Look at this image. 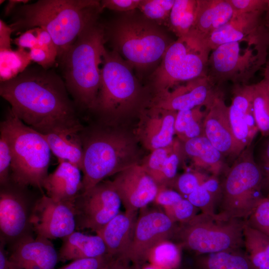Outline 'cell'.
<instances>
[{"label":"cell","instance_id":"1","mask_svg":"<svg viewBox=\"0 0 269 269\" xmlns=\"http://www.w3.org/2000/svg\"><path fill=\"white\" fill-rule=\"evenodd\" d=\"M68 92L56 73L41 66L26 68L0 86V95L13 113L42 134L81 125Z\"/></svg>","mask_w":269,"mask_h":269},{"label":"cell","instance_id":"2","mask_svg":"<svg viewBox=\"0 0 269 269\" xmlns=\"http://www.w3.org/2000/svg\"><path fill=\"white\" fill-rule=\"evenodd\" d=\"M102 8L95 0H39L17 6L14 31L40 27L51 35L60 58L86 28L97 21Z\"/></svg>","mask_w":269,"mask_h":269},{"label":"cell","instance_id":"3","mask_svg":"<svg viewBox=\"0 0 269 269\" xmlns=\"http://www.w3.org/2000/svg\"><path fill=\"white\" fill-rule=\"evenodd\" d=\"M106 33L97 22L82 31L60 58L65 83L75 102L93 110L98 94Z\"/></svg>","mask_w":269,"mask_h":269},{"label":"cell","instance_id":"4","mask_svg":"<svg viewBox=\"0 0 269 269\" xmlns=\"http://www.w3.org/2000/svg\"><path fill=\"white\" fill-rule=\"evenodd\" d=\"M0 131L11 149L10 179L20 187L32 186L42 191L51 152L43 135L25 125L11 110L1 122Z\"/></svg>","mask_w":269,"mask_h":269},{"label":"cell","instance_id":"5","mask_svg":"<svg viewBox=\"0 0 269 269\" xmlns=\"http://www.w3.org/2000/svg\"><path fill=\"white\" fill-rule=\"evenodd\" d=\"M83 173L82 192L107 177L137 163L136 149L133 139L116 131L102 130L87 135L82 134ZM81 192V193H82Z\"/></svg>","mask_w":269,"mask_h":269},{"label":"cell","instance_id":"6","mask_svg":"<svg viewBox=\"0 0 269 269\" xmlns=\"http://www.w3.org/2000/svg\"><path fill=\"white\" fill-rule=\"evenodd\" d=\"M269 32L267 29L242 40L222 44L210 54L207 75L220 86L227 82L248 85L267 63Z\"/></svg>","mask_w":269,"mask_h":269},{"label":"cell","instance_id":"7","mask_svg":"<svg viewBox=\"0 0 269 269\" xmlns=\"http://www.w3.org/2000/svg\"><path fill=\"white\" fill-rule=\"evenodd\" d=\"M131 13L117 19L109 29L115 50L133 68L143 70L162 58L172 43L159 25Z\"/></svg>","mask_w":269,"mask_h":269},{"label":"cell","instance_id":"8","mask_svg":"<svg viewBox=\"0 0 269 269\" xmlns=\"http://www.w3.org/2000/svg\"><path fill=\"white\" fill-rule=\"evenodd\" d=\"M211 51L207 37L194 30L177 38L169 45L160 64L151 76L156 94L207 75Z\"/></svg>","mask_w":269,"mask_h":269},{"label":"cell","instance_id":"9","mask_svg":"<svg viewBox=\"0 0 269 269\" xmlns=\"http://www.w3.org/2000/svg\"><path fill=\"white\" fill-rule=\"evenodd\" d=\"M250 145L238 157L221 183L220 217L247 220L263 197L261 168L255 162Z\"/></svg>","mask_w":269,"mask_h":269},{"label":"cell","instance_id":"10","mask_svg":"<svg viewBox=\"0 0 269 269\" xmlns=\"http://www.w3.org/2000/svg\"><path fill=\"white\" fill-rule=\"evenodd\" d=\"M132 68L116 51L106 50L100 86L93 110L106 122L111 123L127 114L138 103L140 86Z\"/></svg>","mask_w":269,"mask_h":269},{"label":"cell","instance_id":"11","mask_svg":"<svg viewBox=\"0 0 269 269\" xmlns=\"http://www.w3.org/2000/svg\"><path fill=\"white\" fill-rule=\"evenodd\" d=\"M245 220L203 213L177 226L173 237L180 247L196 255L244 249Z\"/></svg>","mask_w":269,"mask_h":269},{"label":"cell","instance_id":"12","mask_svg":"<svg viewBox=\"0 0 269 269\" xmlns=\"http://www.w3.org/2000/svg\"><path fill=\"white\" fill-rule=\"evenodd\" d=\"M120 198L110 181L81 193L74 201L76 230L96 233L120 212Z\"/></svg>","mask_w":269,"mask_h":269},{"label":"cell","instance_id":"13","mask_svg":"<svg viewBox=\"0 0 269 269\" xmlns=\"http://www.w3.org/2000/svg\"><path fill=\"white\" fill-rule=\"evenodd\" d=\"M177 226L164 213L157 209L141 211L137 217L132 240L125 257L137 269L148 262L151 251L160 243L172 239Z\"/></svg>","mask_w":269,"mask_h":269},{"label":"cell","instance_id":"14","mask_svg":"<svg viewBox=\"0 0 269 269\" xmlns=\"http://www.w3.org/2000/svg\"><path fill=\"white\" fill-rule=\"evenodd\" d=\"M74 201H58L43 193L34 203L30 216L31 229L36 237L63 239L74 232Z\"/></svg>","mask_w":269,"mask_h":269},{"label":"cell","instance_id":"15","mask_svg":"<svg viewBox=\"0 0 269 269\" xmlns=\"http://www.w3.org/2000/svg\"><path fill=\"white\" fill-rule=\"evenodd\" d=\"M1 186L0 191V241L11 244L21 238L31 234L30 216L33 206L23 192V187L16 184Z\"/></svg>","mask_w":269,"mask_h":269},{"label":"cell","instance_id":"16","mask_svg":"<svg viewBox=\"0 0 269 269\" xmlns=\"http://www.w3.org/2000/svg\"><path fill=\"white\" fill-rule=\"evenodd\" d=\"M221 96L223 94L219 86L205 75L179 85L168 91L156 94L150 107L176 112L198 107L208 108Z\"/></svg>","mask_w":269,"mask_h":269},{"label":"cell","instance_id":"17","mask_svg":"<svg viewBox=\"0 0 269 269\" xmlns=\"http://www.w3.org/2000/svg\"><path fill=\"white\" fill-rule=\"evenodd\" d=\"M125 211L137 212L153 202L159 186L142 165L137 163L122 170L110 181Z\"/></svg>","mask_w":269,"mask_h":269},{"label":"cell","instance_id":"18","mask_svg":"<svg viewBox=\"0 0 269 269\" xmlns=\"http://www.w3.org/2000/svg\"><path fill=\"white\" fill-rule=\"evenodd\" d=\"M253 85H235L232 91V102L229 107V117L234 143V157H238L251 145L259 131L253 110Z\"/></svg>","mask_w":269,"mask_h":269},{"label":"cell","instance_id":"19","mask_svg":"<svg viewBox=\"0 0 269 269\" xmlns=\"http://www.w3.org/2000/svg\"><path fill=\"white\" fill-rule=\"evenodd\" d=\"M9 260L18 269H54L58 253L50 240L26 235L11 244Z\"/></svg>","mask_w":269,"mask_h":269},{"label":"cell","instance_id":"20","mask_svg":"<svg viewBox=\"0 0 269 269\" xmlns=\"http://www.w3.org/2000/svg\"><path fill=\"white\" fill-rule=\"evenodd\" d=\"M204 120L205 136L225 156L234 157L235 143L229 117V107L223 96L208 108Z\"/></svg>","mask_w":269,"mask_h":269},{"label":"cell","instance_id":"21","mask_svg":"<svg viewBox=\"0 0 269 269\" xmlns=\"http://www.w3.org/2000/svg\"><path fill=\"white\" fill-rule=\"evenodd\" d=\"M177 112L150 107L145 113L139 135L145 147L151 151L171 145L174 141Z\"/></svg>","mask_w":269,"mask_h":269},{"label":"cell","instance_id":"22","mask_svg":"<svg viewBox=\"0 0 269 269\" xmlns=\"http://www.w3.org/2000/svg\"><path fill=\"white\" fill-rule=\"evenodd\" d=\"M265 13H236L227 23L207 38L211 50L225 43L242 40L266 29L263 17Z\"/></svg>","mask_w":269,"mask_h":269},{"label":"cell","instance_id":"23","mask_svg":"<svg viewBox=\"0 0 269 269\" xmlns=\"http://www.w3.org/2000/svg\"><path fill=\"white\" fill-rule=\"evenodd\" d=\"M49 174L43 184L46 195L58 201H74L82 192L83 177L81 169L66 161H61Z\"/></svg>","mask_w":269,"mask_h":269},{"label":"cell","instance_id":"24","mask_svg":"<svg viewBox=\"0 0 269 269\" xmlns=\"http://www.w3.org/2000/svg\"><path fill=\"white\" fill-rule=\"evenodd\" d=\"M137 213L120 212L96 233L105 243L107 255L115 258H125L132 240Z\"/></svg>","mask_w":269,"mask_h":269},{"label":"cell","instance_id":"25","mask_svg":"<svg viewBox=\"0 0 269 269\" xmlns=\"http://www.w3.org/2000/svg\"><path fill=\"white\" fill-rule=\"evenodd\" d=\"M82 125L57 129L42 134L58 161H68L81 170L83 160Z\"/></svg>","mask_w":269,"mask_h":269},{"label":"cell","instance_id":"26","mask_svg":"<svg viewBox=\"0 0 269 269\" xmlns=\"http://www.w3.org/2000/svg\"><path fill=\"white\" fill-rule=\"evenodd\" d=\"M235 14L229 0H198L196 18L192 30L207 38L227 23Z\"/></svg>","mask_w":269,"mask_h":269},{"label":"cell","instance_id":"27","mask_svg":"<svg viewBox=\"0 0 269 269\" xmlns=\"http://www.w3.org/2000/svg\"><path fill=\"white\" fill-rule=\"evenodd\" d=\"M107 254V249L99 235H88L75 231L62 239L59 260L65 262L79 259L98 258Z\"/></svg>","mask_w":269,"mask_h":269},{"label":"cell","instance_id":"28","mask_svg":"<svg viewBox=\"0 0 269 269\" xmlns=\"http://www.w3.org/2000/svg\"><path fill=\"white\" fill-rule=\"evenodd\" d=\"M183 150L198 169L204 170L218 177L224 168V156L205 136L196 137L183 142Z\"/></svg>","mask_w":269,"mask_h":269},{"label":"cell","instance_id":"29","mask_svg":"<svg viewBox=\"0 0 269 269\" xmlns=\"http://www.w3.org/2000/svg\"><path fill=\"white\" fill-rule=\"evenodd\" d=\"M192 269H255L244 249L196 255Z\"/></svg>","mask_w":269,"mask_h":269},{"label":"cell","instance_id":"30","mask_svg":"<svg viewBox=\"0 0 269 269\" xmlns=\"http://www.w3.org/2000/svg\"><path fill=\"white\" fill-rule=\"evenodd\" d=\"M244 250L255 269H269V236L250 226L244 228Z\"/></svg>","mask_w":269,"mask_h":269},{"label":"cell","instance_id":"31","mask_svg":"<svg viewBox=\"0 0 269 269\" xmlns=\"http://www.w3.org/2000/svg\"><path fill=\"white\" fill-rule=\"evenodd\" d=\"M198 0H175L167 27L177 38L188 34L194 26Z\"/></svg>","mask_w":269,"mask_h":269},{"label":"cell","instance_id":"32","mask_svg":"<svg viewBox=\"0 0 269 269\" xmlns=\"http://www.w3.org/2000/svg\"><path fill=\"white\" fill-rule=\"evenodd\" d=\"M202 107L177 112L175 121V134L182 142L205 136L204 120L207 110Z\"/></svg>","mask_w":269,"mask_h":269},{"label":"cell","instance_id":"33","mask_svg":"<svg viewBox=\"0 0 269 269\" xmlns=\"http://www.w3.org/2000/svg\"><path fill=\"white\" fill-rule=\"evenodd\" d=\"M221 183L218 177L211 175L202 185L187 196V199L201 213L211 216L215 211L217 201L221 197Z\"/></svg>","mask_w":269,"mask_h":269},{"label":"cell","instance_id":"34","mask_svg":"<svg viewBox=\"0 0 269 269\" xmlns=\"http://www.w3.org/2000/svg\"><path fill=\"white\" fill-rule=\"evenodd\" d=\"M0 82L16 77L31 61L29 52L19 48L16 50H0Z\"/></svg>","mask_w":269,"mask_h":269},{"label":"cell","instance_id":"35","mask_svg":"<svg viewBox=\"0 0 269 269\" xmlns=\"http://www.w3.org/2000/svg\"><path fill=\"white\" fill-rule=\"evenodd\" d=\"M181 247L170 241L157 245L149 254V264L162 269H178L181 267Z\"/></svg>","mask_w":269,"mask_h":269},{"label":"cell","instance_id":"36","mask_svg":"<svg viewBox=\"0 0 269 269\" xmlns=\"http://www.w3.org/2000/svg\"><path fill=\"white\" fill-rule=\"evenodd\" d=\"M253 110L259 131L269 136V91L260 82L253 84Z\"/></svg>","mask_w":269,"mask_h":269},{"label":"cell","instance_id":"37","mask_svg":"<svg viewBox=\"0 0 269 269\" xmlns=\"http://www.w3.org/2000/svg\"><path fill=\"white\" fill-rule=\"evenodd\" d=\"M175 0H140L138 9L148 19L167 26Z\"/></svg>","mask_w":269,"mask_h":269},{"label":"cell","instance_id":"38","mask_svg":"<svg viewBox=\"0 0 269 269\" xmlns=\"http://www.w3.org/2000/svg\"><path fill=\"white\" fill-rule=\"evenodd\" d=\"M246 222L251 227L269 236V193L262 198Z\"/></svg>","mask_w":269,"mask_h":269},{"label":"cell","instance_id":"39","mask_svg":"<svg viewBox=\"0 0 269 269\" xmlns=\"http://www.w3.org/2000/svg\"><path fill=\"white\" fill-rule=\"evenodd\" d=\"M164 213L174 223H186L195 217L198 209L187 199L183 198L175 204L163 208Z\"/></svg>","mask_w":269,"mask_h":269},{"label":"cell","instance_id":"40","mask_svg":"<svg viewBox=\"0 0 269 269\" xmlns=\"http://www.w3.org/2000/svg\"><path fill=\"white\" fill-rule=\"evenodd\" d=\"M209 176L198 170L186 172L178 177L175 186L181 195L187 196L202 185Z\"/></svg>","mask_w":269,"mask_h":269},{"label":"cell","instance_id":"41","mask_svg":"<svg viewBox=\"0 0 269 269\" xmlns=\"http://www.w3.org/2000/svg\"><path fill=\"white\" fill-rule=\"evenodd\" d=\"M12 155L9 142L5 136L0 135V186L9 183Z\"/></svg>","mask_w":269,"mask_h":269},{"label":"cell","instance_id":"42","mask_svg":"<svg viewBox=\"0 0 269 269\" xmlns=\"http://www.w3.org/2000/svg\"><path fill=\"white\" fill-rule=\"evenodd\" d=\"M236 13L266 12L267 0H229Z\"/></svg>","mask_w":269,"mask_h":269},{"label":"cell","instance_id":"43","mask_svg":"<svg viewBox=\"0 0 269 269\" xmlns=\"http://www.w3.org/2000/svg\"><path fill=\"white\" fill-rule=\"evenodd\" d=\"M105 259L106 255L98 258L74 260L57 269H102Z\"/></svg>","mask_w":269,"mask_h":269},{"label":"cell","instance_id":"44","mask_svg":"<svg viewBox=\"0 0 269 269\" xmlns=\"http://www.w3.org/2000/svg\"><path fill=\"white\" fill-rule=\"evenodd\" d=\"M183 198L182 195L177 191L167 189L165 187H159L153 202L164 208L175 204Z\"/></svg>","mask_w":269,"mask_h":269},{"label":"cell","instance_id":"45","mask_svg":"<svg viewBox=\"0 0 269 269\" xmlns=\"http://www.w3.org/2000/svg\"><path fill=\"white\" fill-rule=\"evenodd\" d=\"M37 39V45L47 52L54 59L58 56V51L56 45L50 34L45 29L40 27H35Z\"/></svg>","mask_w":269,"mask_h":269},{"label":"cell","instance_id":"46","mask_svg":"<svg viewBox=\"0 0 269 269\" xmlns=\"http://www.w3.org/2000/svg\"><path fill=\"white\" fill-rule=\"evenodd\" d=\"M100 2L103 9L107 8L117 11L127 12L138 8L140 0H103Z\"/></svg>","mask_w":269,"mask_h":269},{"label":"cell","instance_id":"47","mask_svg":"<svg viewBox=\"0 0 269 269\" xmlns=\"http://www.w3.org/2000/svg\"><path fill=\"white\" fill-rule=\"evenodd\" d=\"M29 54L31 61L37 63L45 69H48L55 60V59L47 52L39 47L30 49Z\"/></svg>","mask_w":269,"mask_h":269},{"label":"cell","instance_id":"48","mask_svg":"<svg viewBox=\"0 0 269 269\" xmlns=\"http://www.w3.org/2000/svg\"><path fill=\"white\" fill-rule=\"evenodd\" d=\"M14 43L19 48L31 49L36 47L37 39L34 28L29 29L22 32L14 40Z\"/></svg>","mask_w":269,"mask_h":269},{"label":"cell","instance_id":"49","mask_svg":"<svg viewBox=\"0 0 269 269\" xmlns=\"http://www.w3.org/2000/svg\"><path fill=\"white\" fill-rule=\"evenodd\" d=\"M102 269H137L125 258H112L106 255Z\"/></svg>","mask_w":269,"mask_h":269},{"label":"cell","instance_id":"50","mask_svg":"<svg viewBox=\"0 0 269 269\" xmlns=\"http://www.w3.org/2000/svg\"><path fill=\"white\" fill-rule=\"evenodd\" d=\"M14 30L2 20H0V50L11 48V34Z\"/></svg>","mask_w":269,"mask_h":269},{"label":"cell","instance_id":"51","mask_svg":"<svg viewBox=\"0 0 269 269\" xmlns=\"http://www.w3.org/2000/svg\"><path fill=\"white\" fill-rule=\"evenodd\" d=\"M6 244L0 243V269H18L9 260L8 253L5 249Z\"/></svg>","mask_w":269,"mask_h":269},{"label":"cell","instance_id":"52","mask_svg":"<svg viewBox=\"0 0 269 269\" xmlns=\"http://www.w3.org/2000/svg\"><path fill=\"white\" fill-rule=\"evenodd\" d=\"M261 158L265 172L264 182L269 185V139L264 146Z\"/></svg>","mask_w":269,"mask_h":269},{"label":"cell","instance_id":"53","mask_svg":"<svg viewBox=\"0 0 269 269\" xmlns=\"http://www.w3.org/2000/svg\"><path fill=\"white\" fill-rule=\"evenodd\" d=\"M29 2L28 0H9L8 1L4 9L5 15L9 14L18 6L21 4H27Z\"/></svg>","mask_w":269,"mask_h":269},{"label":"cell","instance_id":"54","mask_svg":"<svg viewBox=\"0 0 269 269\" xmlns=\"http://www.w3.org/2000/svg\"><path fill=\"white\" fill-rule=\"evenodd\" d=\"M264 77L260 82L269 91V61H268L264 69Z\"/></svg>","mask_w":269,"mask_h":269},{"label":"cell","instance_id":"55","mask_svg":"<svg viewBox=\"0 0 269 269\" xmlns=\"http://www.w3.org/2000/svg\"><path fill=\"white\" fill-rule=\"evenodd\" d=\"M264 21L265 27L269 32V11L265 13Z\"/></svg>","mask_w":269,"mask_h":269},{"label":"cell","instance_id":"56","mask_svg":"<svg viewBox=\"0 0 269 269\" xmlns=\"http://www.w3.org/2000/svg\"><path fill=\"white\" fill-rule=\"evenodd\" d=\"M178 269H192V268H191H191H183L181 266V267Z\"/></svg>","mask_w":269,"mask_h":269}]
</instances>
